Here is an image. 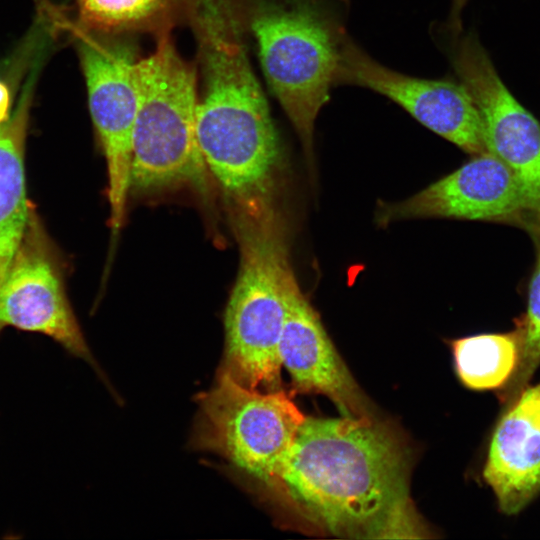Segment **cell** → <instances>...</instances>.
Returning <instances> with one entry per match:
<instances>
[{"label": "cell", "mask_w": 540, "mask_h": 540, "mask_svg": "<svg viewBox=\"0 0 540 540\" xmlns=\"http://www.w3.org/2000/svg\"><path fill=\"white\" fill-rule=\"evenodd\" d=\"M336 84L377 92L463 151L472 155L486 152L480 115L461 83L422 79L393 71L371 58L347 36L341 47Z\"/></svg>", "instance_id": "9c48e42d"}, {"label": "cell", "mask_w": 540, "mask_h": 540, "mask_svg": "<svg viewBox=\"0 0 540 540\" xmlns=\"http://www.w3.org/2000/svg\"><path fill=\"white\" fill-rule=\"evenodd\" d=\"M180 20L197 45L201 91L196 135L226 195L268 194L280 145L267 100L249 61L242 0H179Z\"/></svg>", "instance_id": "7a4b0ae2"}, {"label": "cell", "mask_w": 540, "mask_h": 540, "mask_svg": "<svg viewBox=\"0 0 540 540\" xmlns=\"http://www.w3.org/2000/svg\"><path fill=\"white\" fill-rule=\"evenodd\" d=\"M139 103L133 131L130 189L152 191L205 183L196 135L197 71L178 53L170 32L137 63Z\"/></svg>", "instance_id": "5b68a950"}, {"label": "cell", "mask_w": 540, "mask_h": 540, "mask_svg": "<svg viewBox=\"0 0 540 540\" xmlns=\"http://www.w3.org/2000/svg\"><path fill=\"white\" fill-rule=\"evenodd\" d=\"M483 478L507 515L519 513L540 493V382L527 385L504 404Z\"/></svg>", "instance_id": "4fadbf2b"}, {"label": "cell", "mask_w": 540, "mask_h": 540, "mask_svg": "<svg viewBox=\"0 0 540 540\" xmlns=\"http://www.w3.org/2000/svg\"><path fill=\"white\" fill-rule=\"evenodd\" d=\"M275 491L335 536L425 537L409 496L406 452L370 416L305 417Z\"/></svg>", "instance_id": "6da1fadb"}, {"label": "cell", "mask_w": 540, "mask_h": 540, "mask_svg": "<svg viewBox=\"0 0 540 540\" xmlns=\"http://www.w3.org/2000/svg\"><path fill=\"white\" fill-rule=\"evenodd\" d=\"M524 212L527 210L514 175L486 151L415 195L379 205L376 220L383 226L420 218L505 222L518 219Z\"/></svg>", "instance_id": "8fae6325"}, {"label": "cell", "mask_w": 540, "mask_h": 540, "mask_svg": "<svg viewBox=\"0 0 540 540\" xmlns=\"http://www.w3.org/2000/svg\"><path fill=\"white\" fill-rule=\"evenodd\" d=\"M452 36L446 51L478 110L486 151L510 169L527 212L540 220V123L503 83L477 36Z\"/></svg>", "instance_id": "ba28073f"}, {"label": "cell", "mask_w": 540, "mask_h": 540, "mask_svg": "<svg viewBox=\"0 0 540 540\" xmlns=\"http://www.w3.org/2000/svg\"><path fill=\"white\" fill-rule=\"evenodd\" d=\"M516 329L520 334V354L508 383L513 394L528 385L540 365V254L529 284L526 313L519 318Z\"/></svg>", "instance_id": "e0dca14e"}, {"label": "cell", "mask_w": 540, "mask_h": 540, "mask_svg": "<svg viewBox=\"0 0 540 540\" xmlns=\"http://www.w3.org/2000/svg\"><path fill=\"white\" fill-rule=\"evenodd\" d=\"M85 30L114 35L170 32L180 20L179 0H75Z\"/></svg>", "instance_id": "2e32d148"}, {"label": "cell", "mask_w": 540, "mask_h": 540, "mask_svg": "<svg viewBox=\"0 0 540 540\" xmlns=\"http://www.w3.org/2000/svg\"><path fill=\"white\" fill-rule=\"evenodd\" d=\"M286 314L279 342L282 366L294 388L325 395L346 417L370 416L366 399L305 298L291 271L285 282Z\"/></svg>", "instance_id": "7c38bea8"}, {"label": "cell", "mask_w": 540, "mask_h": 540, "mask_svg": "<svg viewBox=\"0 0 540 540\" xmlns=\"http://www.w3.org/2000/svg\"><path fill=\"white\" fill-rule=\"evenodd\" d=\"M5 327L44 334L73 356L92 360L33 211L0 282V332Z\"/></svg>", "instance_id": "30bf717a"}, {"label": "cell", "mask_w": 540, "mask_h": 540, "mask_svg": "<svg viewBox=\"0 0 540 540\" xmlns=\"http://www.w3.org/2000/svg\"><path fill=\"white\" fill-rule=\"evenodd\" d=\"M347 0H242L267 83L306 153L329 101L346 33Z\"/></svg>", "instance_id": "277c9868"}, {"label": "cell", "mask_w": 540, "mask_h": 540, "mask_svg": "<svg viewBox=\"0 0 540 540\" xmlns=\"http://www.w3.org/2000/svg\"><path fill=\"white\" fill-rule=\"evenodd\" d=\"M468 0H452L451 9L448 21V31L451 34H459L461 32V13Z\"/></svg>", "instance_id": "ac0fdd59"}, {"label": "cell", "mask_w": 540, "mask_h": 540, "mask_svg": "<svg viewBox=\"0 0 540 540\" xmlns=\"http://www.w3.org/2000/svg\"><path fill=\"white\" fill-rule=\"evenodd\" d=\"M10 93L6 84L0 81V124L10 117Z\"/></svg>", "instance_id": "d6986e66"}, {"label": "cell", "mask_w": 540, "mask_h": 540, "mask_svg": "<svg viewBox=\"0 0 540 540\" xmlns=\"http://www.w3.org/2000/svg\"><path fill=\"white\" fill-rule=\"evenodd\" d=\"M268 196L230 200L240 264L225 312L222 369L248 388L272 391L281 381L279 342L286 314L285 282L292 269Z\"/></svg>", "instance_id": "3957f363"}, {"label": "cell", "mask_w": 540, "mask_h": 540, "mask_svg": "<svg viewBox=\"0 0 540 540\" xmlns=\"http://www.w3.org/2000/svg\"><path fill=\"white\" fill-rule=\"evenodd\" d=\"M77 47L91 118L107 164L110 227H122L132 162L133 131L138 110V52L130 35L86 30Z\"/></svg>", "instance_id": "52a82bcc"}, {"label": "cell", "mask_w": 540, "mask_h": 540, "mask_svg": "<svg viewBox=\"0 0 540 540\" xmlns=\"http://www.w3.org/2000/svg\"><path fill=\"white\" fill-rule=\"evenodd\" d=\"M305 417L284 391L248 388L221 369L215 385L199 396L194 444L275 491Z\"/></svg>", "instance_id": "8992f818"}, {"label": "cell", "mask_w": 540, "mask_h": 540, "mask_svg": "<svg viewBox=\"0 0 540 540\" xmlns=\"http://www.w3.org/2000/svg\"><path fill=\"white\" fill-rule=\"evenodd\" d=\"M457 375L472 390L501 389L517 367L520 334L513 331L483 333L451 342Z\"/></svg>", "instance_id": "9a60e30c"}, {"label": "cell", "mask_w": 540, "mask_h": 540, "mask_svg": "<svg viewBox=\"0 0 540 540\" xmlns=\"http://www.w3.org/2000/svg\"><path fill=\"white\" fill-rule=\"evenodd\" d=\"M33 69L16 110L0 124V282L24 236L32 212L26 197L24 146L36 82Z\"/></svg>", "instance_id": "5bb4252c"}]
</instances>
